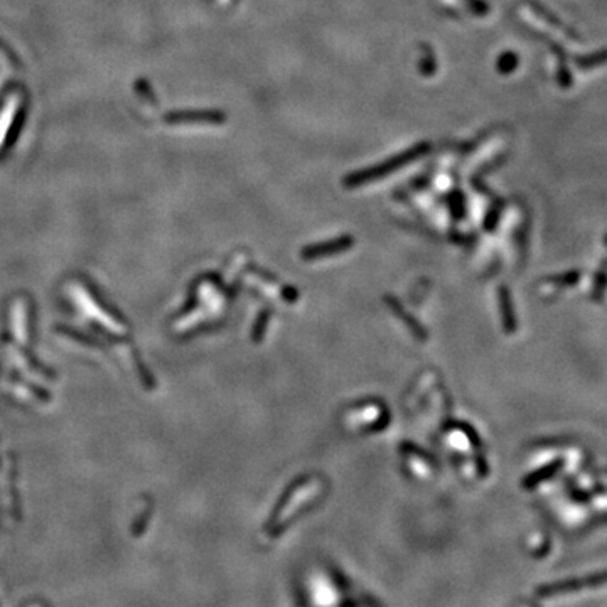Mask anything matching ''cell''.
I'll return each instance as SVG.
<instances>
[{
    "label": "cell",
    "mask_w": 607,
    "mask_h": 607,
    "mask_svg": "<svg viewBox=\"0 0 607 607\" xmlns=\"http://www.w3.org/2000/svg\"><path fill=\"white\" fill-rule=\"evenodd\" d=\"M429 149L430 145L427 142L415 143L414 147H410V149L405 150V152L398 154V156L390 157V159L381 162L380 165H373V167H368L363 169V171L355 172V174H349L344 181L346 186H361V184L378 181V179L388 176L390 172L398 171V169L412 164L414 160L420 159L422 156H425V154L429 152Z\"/></svg>",
    "instance_id": "obj_1"
},
{
    "label": "cell",
    "mask_w": 607,
    "mask_h": 607,
    "mask_svg": "<svg viewBox=\"0 0 607 607\" xmlns=\"http://www.w3.org/2000/svg\"><path fill=\"white\" fill-rule=\"evenodd\" d=\"M516 66H518V56L516 53H511V51L503 53L501 56L498 58V61H496V69H498L501 75H510V73H513L514 69H516Z\"/></svg>",
    "instance_id": "obj_2"
},
{
    "label": "cell",
    "mask_w": 607,
    "mask_h": 607,
    "mask_svg": "<svg viewBox=\"0 0 607 607\" xmlns=\"http://www.w3.org/2000/svg\"><path fill=\"white\" fill-rule=\"evenodd\" d=\"M602 62H607V51H604V53L594 54V56L582 58V60L577 61V64L582 66V69H591V68H594V66L602 64Z\"/></svg>",
    "instance_id": "obj_3"
},
{
    "label": "cell",
    "mask_w": 607,
    "mask_h": 607,
    "mask_svg": "<svg viewBox=\"0 0 607 607\" xmlns=\"http://www.w3.org/2000/svg\"><path fill=\"white\" fill-rule=\"evenodd\" d=\"M476 16H486L489 12V5L484 0H462Z\"/></svg>",
    "instance_id": "obj_4"
},
{
    "label": "cell",
    "mask_w": 607,
    "mask_h": 607,
    "mask_svg": "<svg viewBox=\"0 0 607 607\" xmlns=\"http://www.w3.org/2000/svg\"><path fill=\"white\" fill-rule=\"evenodd\" d=\"M420 71H422V75H425V76H430L436 73V61H433V54L429 53V51H427V53L424 54V61L420 62Z\"/></svg>",
    "instance_id": "obj_5"
}]
</instances>
